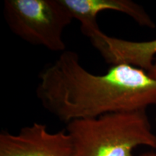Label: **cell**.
I'll return each instance as SVG.
<instances>
[{
  "mask_svg": "<svg viewBox=\"0 0 156 156\" xmlns=\"http://www.w3.org/2000/svg\"><path fill=\"white\" fill-rule=\"evenodd\" d=\"M38 80L36 93L40 103L67 124L156 105V80L145 70L118 64L103 75H95L71 50L64 51L46 66Z\"/></svg>",
  "mask_w": 156,
  "mask_h": 156,
  "instance_id": "cell-1",
  "label": "cell"
},
{
  "mask_svg": "<svg viewBox=\"0 0 156 156\" xmlns=\"http://www.w3.org/2000/svg\"><path fill=\"white\" fill-rule=\"evenodd\" d=\"M66 131L73 156H133L140 146L156 150V134L146 110L72 121Z\"/></svg>",
  "mask_w": 156,
  "mask_h": 156,
  "instance_id": "cell-2",
  "label": "cell"
},
{
  "mask_svg": "<svg viewBox=\"0 0 156 156\" xmlns=\"http://www.w3.org/2000/svg\"><path fill=\"white\" fill-rule=\"evenodd\" d=\"M4 16L24 41L54 52L67 50L63 34L73 17L62 0H5Z\"/></svg>",
  "mask_w": 156,
  "mask_h": 156,
  "instance_id": "cell-3",
  "label": "cell"
},
{
  "mask_svg": "<svg viewBox=\"0 0 156 156\" xmlns=\"http://www.w3.org/2000/svg\"><path fill=\"white\" fill-rule=\"evenodd\" d=\"M0 156H73V152L66 129L50 132L46 124L35 122L17 134L2 132Z\"/></svg>",
  "mask_w": 156,
  "mask_h": 156,
  "instance_id": "cell-4",
  "label": "cell"
},
{
  "mask_svg": "<svg viewBox=\"0 0 156 156\" xmlns=\"http://www.w3.org/2000/svg\"><path fill=\"white\" fill-rule=\"evenodd\" d=\"M73 19L80 23L83 34L89 38L100 30L98 15L103 11L111 10L124 13L138 25L155 28V23L141 5L131 0H62Z\"/></svg>",
  "mask_w": 156,
  "mask_h": 156,
  "instance_id": "cell-5",
  "label": "cell"
},
{
  "mask_svg": "<svg viewBox=\"0 0 156 156\" xmlns=\"http://www.w3.org/2000/svg\"><path fill=\"white\" fill-rule=\"evenodd\" d=\"M109 57L114 64H128L147 73L156 57V39L132 41L115 38L108 48Z\"/></svg>",
  "mask_w": 156,
  "mask_h": 156,
  "instance_id": "cell-6",
  "label": "cell"
},
{
  "mask_svg": "<svg viewBox=\"0 0 156 156\" xmlns=\"http://www.w3.org/2000/svg\"><path fill=\"white\" fill-rule=\"evenodd\" d=\"M148 75H149L151 77L153 78V79L155 80H156V57L154 59L153 64L152 65L151 69L147 72Z\"/></svg>",
  "mask_w": 156,
  "mask_h": 156,
  "instance_id": "cell-7",
  "label": "cell"
},
{
  "mask_svg": "<svg viewBox=\"0 0 156 156\" xmlns=\"http://www.w3.org/2000/svg\"><path fill=\"white\" fill-rule=\"evenodd\" d=\"M140 156H156V152L155 151H148L142 153Z\"/></svg>",
  "mask_w": 156,
  "mask_h": 156,
  "instance_id": "cell-8",
  "label": "cell"
}]
</instances>
